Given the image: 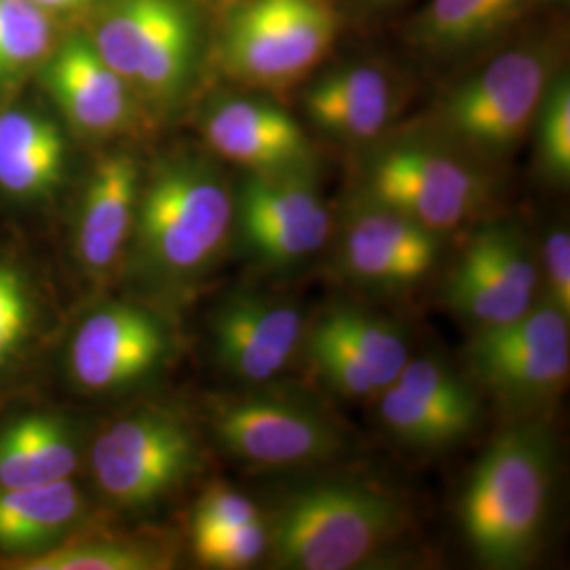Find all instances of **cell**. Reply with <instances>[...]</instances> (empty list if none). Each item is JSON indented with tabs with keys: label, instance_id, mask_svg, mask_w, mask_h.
Wrapping results in <instances>:
<instances>
[{
	"label": "cell",
	"instance_id": "cell-1",
	"mask_svg": "<svg viewBox=\"0 0 570 570\" xmlns=\"http://www.w3.org/2000/svg\"><path fill=\"white\" fill-rule=\"evenodd\" d=\"M235 195L204 159L161 165L142 183L125 261L136 284L161 298H184L212 277L233 244Z\"/></svg>",
	"mask_w": 570,
	"mask_h": 570
},
{
	"label": "cell",
	"instance_id": "cell-2",
	"mask_svg": "<svg viewBox=\"0 0 570 570\" xmlns=\"http://www.w3.org/2000/svg\"><path fill=\"white\" fill-rule=\"evenodd\" d=\"M556 450L539 419L503 429L469 473L459 522L473 558L494 570L527 564L550 513Z\"/></svg>",
	"mask_w": 570,
	"mask_h": 570
},
{
	"label": "cell",
	"instance_id": "cell-3",
	"mask_svg": "<svg viewBox=\"0 0 570 570\" xmlns=\"http://www.w3.org/2000/svg\"><path fill=\"white\" fill-rule=\"evenodd\" d=\"M273 567L351 570L364 567L406 522L393 492L364 480H324L285 492L265 513Z\"/></svg>",
	"mask_w": 570,
	"mask_h": 570
},
{
	"label": "cell",
	"instance_id": "cell-4",
	"mask_svg": "<svg viewBox=\"0 0 570 570\" xmlns=\"http://www.w3.org/2000/svg\"><path fill=\"white\" fill-rule=\"evenodd\" d=\"M465 364L471 381L487 389L511 421L537 419L569 383L570 317L539 298L510 324L475 330Z\"/></svg>",
	"mask_w": 570,
	"mask_h": 570
},
{
	"label": "cell",
	"instance_id": "cell-5",
	"mask_svg": "<svg viewBox=\"0 0 570 570\" xmlns=\"http://www.w3.org/2000/svg\"><path fill=\"white\" fill-rule=\"evenodd\" d=\"M199 456L197 435L180 414L142 407L104 429L94 440L89 465L108 503L144 511L183 489Z\"/></svg>",
	"mask_w": 570,
	"mask_h": 570
},
{
	"label": "cell",
	"instance_id": "cell-6",
	"mask_svg": "<svg viewBox=\"0 0 570 570\" xmlns=\"http://www.w3.org/2000/svg\"><path fill=\"white\" fill-rule=\"evenodd\" d=\"M489 199V184L454 148L402 140L376 150L362 180V199L438 235L465 225Z\"/></svg>",
	"mask_w": 570,
	"mask_h": 570
},
{
	"label": "cell",
	"instance_id": "cell-7",
	"mask_svg": "<svg viewBox=\"0 0 570 570\" xmlns=\"http://www.w3.org/2000/svg\"><path fill=\"white\" fill-rule=\"evenodd\" d=\"M550 82L546 53L513 49L450 94L440 108V125L452 148L468 159L499 161L529 134Z\"/></svg>",
	"mask_w": 570,
	"mask_h": 570
},
{
	"label": "cell",
	"instance_id": "cell-8",
	"mask_svg": "<svg viewBox=\"0 0 570 570\" xmlns=\"http://www.w3.org/2000/svg\"><path fill=\"white\" fill-rule=\"evenodd\" d=\"M336 35L330 0H245L226 20L223 63L245 85L285 89L326 58Z\"/></svg>",
	"mask_w": 570,
	"mask_h": 570
},
{
	"label": "cell",
	"instance_id": "cell-9",
	"mask_svg": "<svg viewBox=\"0 0 570 570\" xmlns=\"http://www.w3.org/2000/svg\"><path fill=\"white\" fill-rule=\"evenodd\" d=\"M89 41L134 94L169 104L190 79L197 23L186 0H115Z\"/></svg>",
	"mask_w": 570,
	"mask_h": 570
},
{
	"label": "cell",
	"instance_id": "cell-10",
	"mask_svg": "<svg viewBox=\"0 0 570 570\" xmlns=\"http://www.w3.org/2000/svg\"><path fill=\"white\" fill-rule=\"evenodd\" d=\"M212 433L237 461L268 469L326 465L345 435L315 402L292 393H244L212 407Z\"/></svg>",
	"mask_w": 570,
	"mask_h": 570
},
{
	"label": "cell",
	"instance_id": "cell-11",
	"mask_svg": "<svg viewBox=\"0 0 570 570\" xmlns=\"http://www.w3.org/2000/svg\"><path fill=\"white\" fill-rule=\"evenodd\" d=\"M233 195V244L265 271H296L330 242L332 216L311 178V167L247 171Z\"/></svg>",
	"mask_w": 570,
	"mask_h": 570
},
{
	"label": "cell",
	"instance_id": "cell-12",
	"mask_svg": "<svg viewBox=\"0 0 570 570\" xmlns=\"http://www.w3.org/2000/svg\"><path fill=\"white\" fill-rule=\"evenodd\" d=\"M539 258L524 230L513 223H489L469 235L442 296L475 332L529 313L539 301Z\"/></svg>",
	"mask_w": 570,
	"mask_h": 570
},
{
	"label": "cell",
	"instance_id": "cell-13",
	"mask_svg": "<svg viewBox=\"0 0 570 570\" xmlns=\"http://www.w3.org/2000/svg\"><path fill=\"white\" fill-rule=\"evenodd\" d=\"M171 351V334L150 308L106 303L82 320L68 348L77 387L91 395L122 393L153 379Z\"/></svg>",
	"mask_w": 570,
	"mask_h": 570
},
{
	"label": "cell",
	"instance_id": "cell-14",
	"mask_svg": "<svg viewBox=\"0 0 570 570\" xmlns=\"http://www.w3.org/2000/svg\"><path fill=\"white\" fill-rule=\"evenodd\" d=\"M306 326L301 306L289 298L237 287L214 308V357L237 383L263 387L303 351Z\"/></svg>",
	"mask_w": 570,
	"mask_h": 570
},
{
	"label": "cell",
	"instance_id": "cell-15",
	"mask_svg": "<svg viewBox=\"0 0 570 570\" xmlns=\"http://www.w3.org/2000/svg\"><path fill=\"white\" fill-rule=\"evenodd\" d=\"M442 256V235L379 205L360 202L338 237L341 277L372 292L423 284Z\"/></svg>",
	"mask_w": 570,
	"mask_h": 570
},
{
	"label": "cell",
	"instance_id": "cell-16",
	"mask_svg": "<svg viewBox=\"0 0 570 570\" xmlns=\"http://www.w3.org/2000/svg\"><path fill=\"white\" fill-rule=\"evenodd\" d=\"M41 68L47 91L77 131L108 138L134 122L136 94L104 61L89 37L61 42Z\"/></svg>",
	"mask_w": 570,
	"mask_h": 570
},
{
	"label": "cell",
	"instance_id": "cell-17",
	"mask_svg": "<svg viewBox=\"0 0 570 570\" xmlns=\"http://www.w3.org/2000/svg\"><path fill=\"white\" fill-rule=\"evenodd\" d=\"M202 129L218 157L247 171L308 169L313 164V146L303 125L265 100H220L205 112Z\"/></svg>",
	"mask_w": 570,
	"mask_h": 570
},
{
	"label": "cell",
	"instance_id": "cell-18",
	"mask_svg": "<svg viewBox=\"0 0 570 570\" xmlns=\"http://www.w3.org/2000/svg\"><path fill=\"white\" fill-rule=\"evenodd\" d=\"M142 174L127 153L102 157L85 186L75 228V254L89 277H108L127 256Z\"/></svg>",
	"mask_w": 570,
	"mask_h": 570
},
{
	"label": "cell",
	"instance_id": "cell-19",
	"mask_svg": "<svg viewBox=\"0 0 570 570\" xmlns=\"http://www.w3.org/2000/svg\"><path fill=\"white\" fill-rule=\"evenodd\" d=\"M395 110L387 77L374 66H346L320 77L305 91L311 125L346 144L374 142Z\"/></svg>",
	"mask_w": 570,
	"mask_h": 570
},
{
	"label": "cell",
	"instance_id": "cell-20",
	"mask_svg": "<svg viewBox=\"0 0 570 570\" xmlns=\"http://www.w3.org/2000/svg\"><path fill=\"white\" fill-rule=\"evenodd\" d=\"M68 148L58 122L28 108L0 110V190L41 202L60 188Z\"/></svg>",
	"mask_w": 570,
	"mask_h": 570
},
{
	"label": "cell",
	"instance_id": "cell-21",
	"mask_svg": "<svg viewBox=\"0 0 570 570\" xmlns=\"http://www.w3.org/2000/svg\"><path fill=\"white\" fill-rule=\"evenodd\" d=\"M79 461L77 433L61 416L28 414L0 429V489L70 480Z\"/></svg>",
	"mask_w": 570,
	"mask_h": 570
},
{
	"label": "cell",
	"instance_id": "cell-22",
	"mask_svg": "<svg viewBox=\"0 0 570 570\" xmlns=\"http://www.w3.org/2000/svg\"><path fill=\"white\" fill-rule=\"evenodd\" d=\"M85 513L81 490L70 480L28 489H0V550L18 558L61 543Z\"/></svg>",
	"mask_w": 570,
	"mask_h": 570
},
{
	"label": "cell",
	"instance_id": "cell-23",
	"mask_svg": "<svg viewBox=\"0 0 570 570\" xmlns=\"http://www.w3.org/2000/svg\"><path fill=\"white\" fill-rule=\"evenodd\" d=\"M366 367L379 393L400 376L410 355L406 332L385 315L357 305L330 306L317 320Z\"/></svg>",
	"mask_w": 570,
	"mask_h": 570
},
{
	"label": "cell",
	"instance_id": "cell-24",
	"mask_svg": "<svg viewBox=\"0 0 570 570\" xmlns=\"http://www.w3.org/2000/svg\"><path fill=\"white\" fill-rule=\"evenodd\" d=\"M379 414L397 442L425 452L449 449L468 440L482 419V414L429 402L397 385H389L379 393Z\"/></svg>",
	"mask_w": 570,
	"mask_h": 570
},
{
	"label": "cell",
	"instance_id": "cell-25",
	"mask_svg": "<svg viewBox=\"0 0 570 570\" xmlns=\"http://www.w3.org/2000/svg\"><path fill=\"white\" fill-rule=\"evenodd\" d=\"M529 0H431L419 20V39L440 51L489 41L515 20Z\"/></svg>",
	"mask_w": 570,
	"mask_h": 570
},
{
	"label": "cell",
	"instance_id": "cell-26",
	"mask_svg": "<svg viewBox=\"0 0 570 570\" xmlns=\"http://www.w3.org/2000/svg\"><path fill=\"white\" fill-rule=\"evenodd\" d=\"M169 556L159 546L136 539L96 537L58 543L49 550L18 558V570H159Z\"/></svg>",
	"mask_w": 570,
	"mask_h": 570
},
{
	"label": "cell",
	"instance_id": "cell-27",
	"mask_svg": "<svg viewBox=\"0 0 570 570\" xmlns=\"http://www.w3.org/2000/svg\"><path fill=\"white\" fill-rule=\"evenodd\" d=\"M53 49V13L32 0H0V87L41 68Z\"/></svg>",
	"mask_w": 570,
	"mask_h": 570
},
{
	"label": "cell",
	"instance_id": "cell-28",
	"mask_svg": "<svg viewBox=\"0 0 570 570\" xmlns=\"http://www.w3.org/2000/svg\"><path fill=\"white\" fill-rule=\"evenodd\" d=\"M193 551L202 567L242 570L256 567L268 550L265 515L242 527L190 529Z\"/></svg>",
	"mask_w": 570,
	"mask_h": 570
},
{
	"label": "cell",
	"instance_id": "cell-29",
	"mask_svg": "<svg viewBox=\"0 0 570 570\" xmlns=\"http://www.w3.org/2000/svg\"><path fill=\"white\" fill-rule=\"evenodd\" d=\"M537 157L543 176L553 184L570 178V82L569 77L551 79L537 112Z\"/></svg>",
	"mask_w": 570,
	"mask_h": 570
},
{
	"label": "cell",
	"instance_id": "cell-30",
	"mask_svg": "<svg viewBox=\"0 0 570 570\" xmlns=\"http://www.w3.org/2000/svg\"><path fill=\"white\" fill-rule=\"evenodd\" d=\"M32 322V298L16 266L0 265V370L23 345Z\"/></svg>",
	"mask_w": 570,
	"mask_h": 570
},
{
	"label": "cell",
	"instance_id": "cell-31",
	"mask_svg": "<svg viewBox=\"0 0 570 570\" xmlns=\"http://www.w3.org/2000/svg\"><path fill=\"white\" fill-rule=\"evenodd\" d=\"M265 511L245 497L242 490L228 484H212L205 490L193 511L190 529H218V527H242L261 520Z\"/></svg>",
	"mask_w": 570,
	"mask_h": 570
},
{
	"label": "cell",
	"instance_id": "cell-32",
	"mask_svg": "<svg viewBox=\"0 0 570 570\" xmlns=\"http://www.w3.org/2000/svg\"><path fill=\"white\" fill-rule=\"evenodd\" d=\"M539 275L546 282V301L570 317V235L567 228H553L543 239Z\"/></svg>",
	"mask_w": 570,
	"mask_h": 570
},
{
	"label": "cell",
	"instance_id": "cell-33",
	"mask_svg": "<svg viewBox=\"0 0 570 570\" xmlns=\"http://www.w3.org/2000/svg\"><path fill=\"white\" fill-rule=\"evenodd\" d=\"M35 4H39L49 13H60V11H72L79 9L82 4H87L89 0H32Z\"/></svg>",
	"mask_w": 570,
	"mask_h": 570
}]
</instances>
